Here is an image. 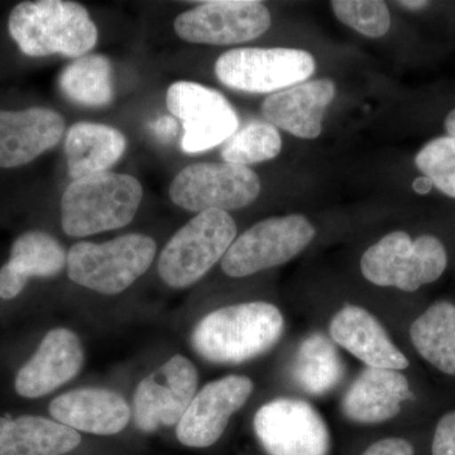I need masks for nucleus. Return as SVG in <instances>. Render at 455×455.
Masks as SVG:
<instances>
[{
	"mask_svg": "<svg viewBox=\"0 0 455 455\" xmlns=\"http://www.w3.org/2000/svg\"><path fill=\"white\" fill-rule=\"evenodd\" d=\"M283 316L265 301L221 307L204 316L191 335L200 357L218 364H239L271 349L283 333Z\"/></svg>",
	"mask_w": 455,
	"mask_h": 455,
	"instance_id": "1",
	"label": "nucleus"
},
{
	"mask_svg": "<svg viewBox=\"0 0 455 455\" xmlns=\"http://www.w3.org/2000/svg\"><path fill=\"white\" fill-rule=\"evenodd\" d=\"M8 31L29 57L85 56L94 49L98 28L84 5L66 0H37L16 5Z\"/></svg>",
	"mask_w": 455,
	"mask_h": 455,
	"instance_id": "2",
	"label": "nucleus"
},
{
	"mask_svg": "<svg viewBox=\"0 0 455 455\" xmlns=\"http://www.w3.org/2000/svg\"><path fill=\"white\" fill-rule=\"evenodd\" d=\"M143 188L125 173L103 172L74 180L61 199L66 235L88 236L128 226L139 212Z\"/></svg>",
	"mask_w": 455,
	"mask_h": 455,
	"instance_id": "3",
	"label": "nucleus"
},
{
	"mask_svg": "<svg viewBox=\"0 0 455 455\" xmlns=\"http://www.w3.org/2000/svg\"><path fill=\"white\" fill-rule=\"evenodd\" d=\"M156 242L145 235H125L106 242H79L68 254V274L86 289L116 295L127 290L154 262Z\"/></svg>",
	"mask_w": 455,
	"mask_h": 455,
	"instance_id": "4",
	"label": "nucleus"
},
{
	"mask_svg": "<svg viewBox=\"0 0 455 455\" xmlns=\"http://www.w3.org/2000/svg\"><path fill=\"white\" fill-rule=\"evenodd\" d=\"M236 224L229 212H199L164 245L158 259V275L173 289H184L202 280L235 241Z\"/></svg>",
	"mask_w": 455,
	"mask_h": 455,
	"instance_id": "5",
	"label": "nucleus"
},
{
	"mask_svg": "<svg viewBox=\"0 0 455 455\" xmlns=\"http://www.w3.org/2000/svg\"><path fill=\"white\" fill-rule=\"evenodd\" d=\"M447 265V251L439 238L421 235L412 241L406 232L396 230L368 248L361 271L377 286L414 292L439 280Z\"/></svg>",
	"mask_w": 455,
	"mask_h": 455,
	"instance_id": "6",
	"label": "nucleus"
},
{
	"mask_svg": "<svg viewBox=\"0 0 455 455\" xmlns=\"http://www.w3.org/2000/svg\"><path fill=\"white\" fill-rule=\"evenodd\" d=\"M316 62L307 51L286 47H244L223 53L215 62V75L228 88L267 94L307 82Z\"/></svg>",
	"mask_w": 455,
	"mask_h": 455,
	"instance_id": "7",
	"label": "nucleus"
},
{
	"mask_svg": "<svg viewBox=\"0 0 455 455\" xmlns=\"http://www.w3.org/2000/svg\"><path fill=\"white\" fill-rule=\"evenodd\" d=\"M315 228L304 215L268 218L235 238L221 268L229 277H247L289 262L315 238Z\"/></svg>",
	"mask_w": 455,
	"mask_h": 455,
	"instance_id": "8",
	"label": "nucleus"
},
{
	"mask_svg": "<svg viewBox=\"0 0 455 455\" xmlns=\"http://www.w3.org/2000/svg\"><path fill=\"white\" fill-rule=\"evenodd\" d=\"M254 171L230 164H196L180 171L170 187V197L188 212H230L251 205L259 196Z\"/></svg>",
	"mask_w": 455,
	"mask_h": 455,
	"instance_id": "9",
	"label": "nucleus"
},
{
	"mask_svg": "<svg viewBox=\"0 0 455 455\" xmlns=\"http://www.w3.org/2000/svg\"><path fill=\"white\" fill-rule=\"evenodd\" d=\"M254 431L268 455H328L331 434L324 419L298 398L269 401L254 415Z\"/></svg>",
	"mask_w": 455,
	"mask_h": 455,
	"instance_id": "10",
	"label": "nucleus"
},
{
	"mask_svg": "<svg viewBox=\"0 0 455 455\" xmlns=\"http://www.w3.org/2000/svg\"><path fill=\"white\" fill-rule=\"evenodd\" d=\"M271 13L263 3L253 0H214L180 14L173 23L176 35L190 44H244L265 35L271 27Z\"/></svg>",
	"mask_w": 455,
	"mask_h": 455,
	"instance_id": "11",
	"label": "nucleus"
},
{
	"mask_svg": "<svg viewBox=\"0 0 455 455\" xmlns=\"http://www.w3.org/2000/svg\"><path fill=\"white\" fill-rule=\"evenodd\" d=\"M167 108L184 127L182 151H208L227 142L238 130L235 108L217 90L202 84L179 82L167 90Z\"/></svg>",
	"mask_w": 455,
	"mask_h": 455,
	"instance_id": "12",
	"label": "nucleus"
},
{
	"mask_svg": "<svg viewBox=\"0 0 455 455\" xmlns=\"http://www.w3.org/2000/svg\"><path fill=\"white\" fill-rule=\"evenodd\" d=\"M199 374L193 362L176 355L140 382L134 394V423L145 433L178 425L196 397Z\"/></svg>",
	"mask_w": 455,
	"mask_h": 455,
	"instance_id": "13",
	"label": "nucleus"
},
{
	"mask_svg": "<svg viewBox=\"0 0 455 455\" xmlns=\"http://www.w3.org/2000/svg\"><path fill=\"white\" fill-rule=\"evenodd\" d=\"M252 392V379L236 374L204 386L179 421V442L188 448L215 444L226 431L230 418L244 406Z\"/></svg>",
	"mask_w": 455,
	"mask_h": 455,
	"instance_id": "14",
	"label": "nucleus"
},
{
	"mask_svg": "<svg viewBox=\"0 0 455 455\" xmlns=\"http://www.w3.org/2000/svg\"><path fill=\"white\" fill-rule=\"evenodd\" d=\"M83 363L84 349L77 335L68 329H52L37 352L18 371L14 388L22 397L44 396L71 381Z\"/></svg>",
	"mask_w": 455,
	"mask_h": 455,
	"instance_id": "15",
	"label": "nucleus"
},
{
	"mask_svg": "<svg viewBox=\"0 0 455 455\" xmlns=\"http://www.w3.org/2000/svg\"><path fill=\"white\" fill-rule=\"evenodd\" d=\"M64 133V118L49 108L0 110V169L32 163L53 148Z\"/></svg>",
	"mask_w": 455,
	"mask_h": 455,
	"instance_id": "16",
	"label": "nucleus"
},
{
	"mask_svg": "<svg viewBox=\"0 0 455 455\" xmlns=\"http://www.w3.org/2000/svg\"><path fill=\"white\" fill-rule=\"evenodd\" d=\"M337 95L331 79H317L299 84L275 92L263 100V118L299 139L315 140L323 131L325 110Z\"/></svg>",
	"mask_w": 455,
	"mask_h": 455,
	"instance_id": "17",
	"label": "nucleus"
},
{
	"mask_svg": "<svg viewBox=\"0 0 455 455\" xmlns=\"http://www.w3.org/2000/svg\"><path fill=\"white\" fill-rule=\"evenodd\" d=\"M329 331L335 343L367 367L392 371L409 367V359L395 346L379 319L363 307H341L331 319Z\"/></svg>",
	"mask_w": 455,
	"mask_h": 455,
	"instance_id": "18",
	"label": "nucleus"
},
{
	"mask_svg": "<svg viewBox=\"0 0 455 455\" xmlns=\"http://www.w3.org/2000/svg\"><path fill=\"white\" fill-rule=\"evenodd\" d=\"M50 414L71 429L114 435L130 423L131 407L116 392L89 387L60 395L51 403Z\"/></svg>",
	"mask_w": 455,
	"mask_h": 455,
	"instance_id": "19",
	"label": "nucleus"
},
{
	"mask_svg": "<svg viewBox=\"0 0 455 455\" xmlns=\"http://www.w3.org/2000/svg\"><path fill=\"white\" fill-rule=\"evenodd\" d=\"M414 397L409 379L398 371L367 367L344 395L343 414L358 424H379L401 412V405Z\"/></svg>",
	"mask_w": 455,
	"mask_h": 455,
	"instance_id": "20",
	"label": "nucleus"
},
{
	"mask_svg": "<svg viewBox=\"0 0 455 455\" xmlns=\"http://www.w3.org/2000/svg\"><path fill=\"white\" fill-rule=\"evenodd\" d=\"M68 265L62 244L41 230H29L18 236L8 262L0 268V298L12 300L25 289L32 277H53Z\"/></svg>",
	"mask_w": 455,
	"mask_h": 455,
	"instance_id": "21",
	"label": "nucleus"
},
{
	"mask_svg": "<svg viewBox=\"0 0 455 455\" xmlns=\"http://www.w3.org/2000/svg\"><path fill=\"white\" fill-rule=\"evenodd\" d=\"M127 140L121 131L99 123H76L68 132L65 154L74 180L108 172L121 160Z\"/></svg>",
	"mask_w": 455,
	"mask_h": 455,
	"instance_id": "22",
	"label": "nucleus"
},
{
	"mask_svg": "<svg viewBox=\"0 0 455 455\" xmlns=\"http://www.w3.org/2000/svg\"><path fill=\"white\" fill-rule=\"evenodd\" d=\"M80 442L76 430L42 416L0 418V455H64Z\"/></svg>",
	"mask_w": 455,
	"mask_h": 455,
	"instance_id": "23",
	"label": "nucleus"
},
{
	"mask_svg": "<svg viewBox=\"0 0 455 455\" xmlns=\"http://www.w3.org/2000/svg\"><path fill=\"white\" fill-rule=\"evenodd\" d=\"M419 355L443 373L455 376V305L438 301L431 305L410 328Z\"/></svg>",
	"mask_w": 455,
	"mask_h": 455,
	"instance_id": "24",
	"label": "nucleus"
},
{
	"mask_svg": "<svg viewBox=\"0 0 455 455\" xmlns=\"http://www.w3.org/2000/svg\"><path fill=\"white\" fill-rule=\"evenodd\" d=\"M60 89L79 106H109L114 99L112 64L104 55L79 57L62 71Z\"/></svg>",
	"mask_w": 455,
	"mask_h": 455,
	"instance_id": "25",
	"label": "nucleus"
},
{
	"mask_svg": "<svg viewBox=\"0 0 455 455\" xmlns=\"http://www.w3.org/2000/svg\"><path fill=\"white\" fill-rule=\"evenodd\" d=\"M339 353L324 335L316 333L302 341L293 364L295 381L311 395H324L343 379Z\"/></svg>",
	"mask_w": 455,
	"mask_h": 455,
	"instance_id": "26",
	"label": "nucleus"
},
{
	"mask_svg": "<svg viewBox=\"0 0 455 455\" xmlns=\"http://www.w3.org/2000/svg\"><path fill=\"white\" fill-rule=\"evenodd\" d=\"M283 140L280 132L269 123L256 122L235 132L221 149L224 163L247 166L265 163L280 155Z\"/></svg>",
	"mask_w": 455,
	"mask_h": 455,
	"instance_id": "27",
	"label": "nucleus"
},
{
	"mask_svg": "<svg viewBox=\"0 0 455 455\" xmlns=\"http://www.w3.org/2000/svg\"><path fill=\"white\" fill-rule=\"evenodd\" d=\"M415 164L431 185L455 199V137L430 140L416 155Z\"/></svg>",
	"mask_w": 455,
	"mask_h": 455,
	"instance_id": "28",
	"label": "nucleus"
},
{
	"mask_svg": "<svg viewBox=\"0 0 455 455\" xmlns=\"http://www.w3.org/2000/svg\"><path fill=\"white\" fill-rule=\"evenodd\" d=\"M331 4L335 17L361 35L377 38L390 31L391 16L386 3L379 0H335Z\"/></svg>",
	"mask_w": 455,
	"mask_h": 455,
	"instance_id": "29",
	"label": "nucleus"
},
{
	"mask_svg": "<svg viewBox=\"0 0 455 455\" xmlns=\"http://www.w3.org/2000/svg\"><path fill=\"white\" fill-rule=\"evenodd\" d=\"M433 455H455V411L443 416L436 425Z\"/></svg>",
	"mask_w": 455,
	"mask_h": 455,
	"instance_id": "30",
	"label": "nucleus"
},
{
	"mask_svg": "<svg viewBox=\"0 0 455 455\" xmlns=\"http://www.w3.org/2000/svg\"><path fill=\"white\" fill-rule=\"evenodd\" d=\"M362 455H414V448L403 438H387L373 443Z\"/></svg>",
	"mask_w": 455,
	"mask_h": 455,
	"instance_id": "31",
	"label": "nucleus"
},
{
	"mask_svg": "<svg viewBox=\"0 0 455 455\" xmlns=\"http://www.w3.org/2000/svg\"><path fill=\"white\" fill-rule=\"evenodd\" d=\"M152 130L161 140H170L178 133V122L173 116H164L155 121Z\"/></svg>",
	"mask_w": 455,
	"mask_h": 455,
	"instance_id": "32",
	"label": "nucleus"
},
{
	"mask_svg": "<svg viewBox=\"0 0 455 455\" xmlns=\"http://www.w3.org/2000/svg\"><path fill=\"white\" fill-rule=\"evenodd\" d=\"M397 4L409 9V11H420V9L427 8L429 2H425V0H403V2H397Z\"/></svg>",
	"mask_w": 455,
	"mask_h": 455,
	"instance_id": "33",
	"label": "nucleus"
},
{
	"mask_svg": "<svg viewBox=\"0 0 455 455\" xmlns=\"http://www.w3.org/2000/svg\"><path fill=\"white\" fill-rule=\"evenodd\" d=\"M444 125L449 136L455 137V109L448 114L447 118H445Z\"/></svg>",
	"mask_w": 455,
	"mask_h": 455,
	"instance_id": "34",
	"label": "nucleus"
},
{
	"mask_svg": "<svg viewBox=\"0 0 455 455\" xmlns=\"http://www.w3.org/2000/svg\"><path fill=\"white\" fill-rule=\"evenodd\" d=\"M431 182L427 178L416 180L414 188L418 193L424 194L430 190Z\"/></svg>",
	"mask_w": 455,
	"mask_h": 455,
	"instance_id": "35",
	"label": "nucleus"
}]
</instances>
